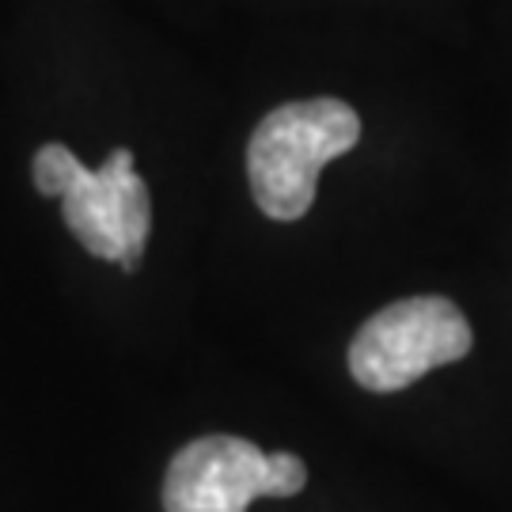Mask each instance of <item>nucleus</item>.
<instances>
[{
	"mask_svg": "<svg viewBox=\"0 0 512 512\" xmlns=\"http://www.w3.org/2000/svg\"><path fill=\"white\" fill-rule=\"evenodd\" d=\"M361 141V118L342 99H296L270 110L247 141V183L274 220H300L315 202L319 171Z\"/></svg>",
	"mask_w": 512,
	"mask_h": 512,
	"instance_id": "2",
	"label": "nucleus"
},
{
	"mask_svg": "<svg viewBox=\"0 0 512 512\" xmlns=\"http://www.w3.org/2000/svg\"><path fill=\"white\" fill-rule=\"evenodd\" d=\"M308 467L293 452L266 456L243 437H198L171 459L164 512H247L255 497H293Z\"/></svg>",
	"mask_w": 512,
	"mask_h": 512,
	"instance_id": "4",
	"label": "nucleus"
},
{
	"mask_svg": "<svg viewBox=\"0 0 512 512\" xmlns=\"http://www.w3.org/2000/svg\"><path fill=\"white\" fill-rule=\"evenodd\" d=\"M31 179L46 198H61V217L84 251L133 274L145 258L152 198L133 171V152L114 148L99 167H84L65 145H42Z\"/></svg>",
	"mask_w": 512,
	"mask_h": 512,
	"instance_id": "1",
	"label": "nucleus"
},
{
	"mask_svg": "<svg viewBox=\"0 0 512 512\" xmlns=\"http://www.w3.org/2000/svg\"><path fill=\"white\" fill-rule=\"evenodd\" d=\"M475 346L467 315L444 296H410L376 311L349 342V372L365 391H403Z\"/></svg>",
	"mask_w": 512,
	"mask_h": 512,
	"instance_id": "3",
	"label": "nucleus"
}]
</instances>
